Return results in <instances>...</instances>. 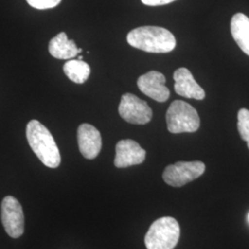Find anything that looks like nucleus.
<instances>
[{
	"mask_svg": "<svg viewBox=\"0 0 249 249\" xmlns=\"http://www.w3.org/2000/svg\"><path fill=\"white\" fill-rule=\"evenodd\" d=\"M27 3L37 9H53L56 7L61 0H26Z\"/></svg>",
	"mask_w": 249,
	"mask_h": 249,
	"instance_id": "nucleus-16",
	"label": "nucleus"
},
{
	"mask_svg": "<svg viewBox=\"0 0 249 249\" xmlns=\"http://www.w3.org/2000/svg\"><path fill=\"white\" fill-rule=\"evenodd\" d=\"M176 0H142L144 5L146 6H151V7H155V6H162V5H167L169 3H172Z\"/></svg>",
	"mask_w": 249,
	"mask_h": 249,
	"instance_id": "nucleus-17",
	"label": "nucleus"
},
{
	"mask_svg": "<svg viewBox=\"0 0 249 249\" xmlns=\"http://www.w3.org/2000/svg\"><path fill=\"white\" fill-rule=\"evenodd\" d=\"M63 70L67 77L77 84L84 83L88 80L90 74V68L89 65L79 59H73L65 63Z\"/></svg>",
	"mask_w": 249,
	"mask_h": 249,
	"instance_id": "nucleus-14",
	"label": "nucleus"
},
{
	"mask_svg": "<svg viewBox=\"0 0 249 249\" xmlns=\"http://www.w3.org/2000/svg\"><path fill=\"white\" fill-rule=\"evenodd\" d=\"M82 58H83V56H82V55H80L78 59H79V60H82Z\"/></svg>",
	"mask_w": 249,
	"mask_h": 249,
	"instance_id": "nucleus-18",
	"label": "nucleus"
},
{
	"mask_svg": "<svg viewBox=\"0 0 249 249\" xmlns=\"http://www.w3.org/2000/svg\"><path fill=\"white\" fill-rule=\"evenodd\" d=\"M126 41L134 48L148 53H169L176 48L177 40L165 28L142 26L128 33Z\"/></svg>",
	"mask_w": 249,
	"mask_h": 249,
	"instance_id": "nucleus-1",
	"label": "nucleus"
},
{
	"mask_svg": "<svg viewBox=\"0 0 249 249\" xmlns=\"http://www.w3.org/2000/svg\"><path fill=\"white\" fill-rule=\"evenodd\" d=\"M146 158V151L141 145L132 140H122L116 146L115 166L125 168L132 165L141 164Z\"/></svg>",
	"mask_w": 249,
	"mask_h": 249,
	"instance_id": "nucleus-9",
	"label": "nucleus"
},
{
	"mask_svg": "<svg viewBox=\"0 0 249 249\" xmlns=\"http://www.w3.org/2000/svg\"><path fill=\"white\" fill-rule=\"evenodd\" d=\"M248 219H249V216H248Z\"/></svg>",
	"mask_w": 249,
	"mask_h": 249,
	"instance_id": "nucleus-19",
	"label": "nucleus"
},
{
	"mask_svg": "<svg viewBox=\"0 0 249 249\" xmlns=\"http://www.w3.org/2000/svg\"><path fill=\"white\" fill-rule=\"evenodd\" d=\"M205 169L204 163L199 160L178 161L165 168L162 178L171 187H183L187 183L201 177L204 174Z\"/></svg>",
	"mask_w": 249,
	"mask_h": 249,
	"instance_id": "nucleus-5",
	"label": "nucleus"
},
{
	"mask_svg": "<svg viewBox=\"0 0 249 249\" xmlns=\"http://www.w3.org/2000/svg\"><path fill=\"white\" fill-rule=\"evenodd\" d=\"M166 123L173 134L196 132L200 119L196 109L184 101H174L166 112Z\"/></svg>",
	"mask_w": 249,
	"mask_h": 249,
	"instance_id": "nucleus-4",
	"label": "nucleus"
},
{
	"mask_svg": "<svg viewBox=\"0 0 249 249\" xmlns=\"http://www.w3.org/2000/svg\"><path fill=\"white\" fill-rule=\"evenodd\" d=\"M237 128L243 141L248 143L249 149V110L242 108L237 115Z\"/></svg>",
	"mask_w": 249,
	"mask_h": 249,
	"instance_id": "nucleus-15",
	"label": "nucleus"
},
{
	"mask_svg": "<svg viewBox=\"0 0 249 249\" xmlns=\"http://www.w3.org/2000/svg\"><path fill=\"white\" fill-rule=\"evenodd\" d=\"M27 141L32 150L45 166L56 168L60 165L61 156L50 131L37 120H31L26 128Z\"/></svg>",
	"mask_w": 249,
	"mask_h": 249,
	"instance_id": "nucleus-2",
	"label": "nucleus"
},
{
	"mask_svg": "<svg viewBox=\"0 0 249 249\" xmlns=\"http://www.w3.org/2000/svg\"><path fill=\"white\" fill-rule=\"evenodd\" d=\"M175 90L178 95L185 98L203 100L205 98L204 89L196 83L191 72L186 68H181L174 73Z\"/></svg>",
	"mask_w": 249,
	"mask_h": 249,
	"instance_id": "nucleus-11",
	"label": "nucleus"
},
{
	"mask_svg": "<svg viewBox=\"0 0 249 249\" xmlns=\"http://www.w3.org/2000/svg\"><path fill=\"white\" fill-rule=\"evenodd\" d=\"M49 53L58 59H71L79 53V48L73 40H70L65 33L54 36L49 42Z\"/></svg>",
	"mask_w": 249,
	"mask_h": 249,
	"instance_id": "nucleus-12",
	"label": "nucleus"
},
{
	"mask_svg": "<svg viewBox=\"0 0 249 249\" xmlns=\"http://www.w3.org/2000/svg\"><path fill=\"white\" fill-rule=\"evenodd\" d=\"M180 237V226L172 217H162L152 223L145 235L147 249H174Z\"/></svg>",
	"mask_w": 249,
	"mask_h": 249,
	"instance_id": "nucleus-3",
	"label": "nucleus"
},
{
	"mask_svg": "<svg viewBox=\"0 0 249 249\" xmlns=\"http://www.w3.org/2000/svg\"><path fill=\"white\" fill-rule=\"evenodd\" d=\"M78 144L83 157L89 160L96 158L102 149V137L98 129L91 124H80L78 128Z\"/></svg>",
	"mask_w": 249,
	"mask_h": 249,
	"instance_id": "nucleus-10",
	"label": "nucleus"
},
{
	"mask_svg": "<svg viewBox=\"0 0 249 249\" xmlns=\"http://www.w3.org/2000/svg\"><path fill=\"white\" fill-rule=\"evenodd\" d=\"M231 34L241 50L249 55V18L244 13H236L231 20Z\"/></svg>",
	"mask_w": 249,
	"mask_h": 249,
	"instance_id": "nucleus-13",
	"label": "nucleus"
},
{
	"mask_svg": "<svg viewBox=\"0 0 249 249\" xmlns=\"http://www.w3.org/2000/svg\"><path fill=\"white\" fill-rule=\"evenodd\" d=\"M118 112L120 116L130 124H147L152 117V110L149 105L132 93L122 95Z\"/></svg>",
	"mask_w": 249,
	"mask_h": 249,
	"instance_id": "nucleus-7",
	"label": "nucleus"
},
{
	"mask_svg": "<svg viewBox=\"0 0 249 249\" xmlns=\"http://www.w3.org/2000/svg\"><path fill=\"white\" fill-rule=\"evenodd\" d=\"M165 80L162 73L152 71L139 78L138 87L145 95L159 103H163L170 97V90L165 86Z\"/></svg>",
	"mask_w": 249,
	"mask_h": 249,
	"instance_id": "nucleus-8",
	"label": "nucleus"
},
{
	"mask_svg": "<svg viewBox=\"0 0 249 249\" xmlns=\"http://www.w3.org/2000/svg\"><path fill=\"white\" fill-rule=\"evenodd\" d=\"M1 221L6 232L12 238H18L24 232V214L18 199L4 197L1 203Z\"/></svg>",
	"mask_w": 249,
	"mask_h": 249,
	"instance_id": "nucleus-6",
	"label": "nucleus"
}]
</instances>
